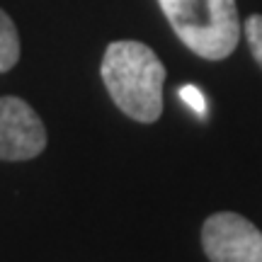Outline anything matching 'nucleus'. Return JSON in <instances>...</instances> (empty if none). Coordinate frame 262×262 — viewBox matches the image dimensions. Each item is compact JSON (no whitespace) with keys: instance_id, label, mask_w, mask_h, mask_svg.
<instances>
[{"instance_id":"f257e3e1","label":"nucleus","mask_w":262,"mask_h":262,"mask_svg":"<svg viewBox=\"0 0 262 262\" xmlns=\"http://www.w3.org/2000/svg\"><path fill=\"white\" fill-rule=\"evenodd\" d=\"M100 73L110 97L129 119L139 124L160 119L165 66L148 44L112 41L104 49Z\"/></svg>"},{"instance_id":"f03ea898","label":"nucleus","mask_w":262,"mask_h":262,"mask_svg":"<svg viewBox=\"0 0 262 262\" xmlns=\"http://www.w3.org/2000/svg\"><path fill=\"white\" fill-rule=\"evenodd\" d=\"M185 47L206 61H224L241 41L235 0H158Z\"/></svg>"},{"instance_id":"7ed1b4c3","label":"nucleus","mask_w":262,"mask_h":262,"mask_svg":"<svg viewBox=\"0 0 262 262\" xmlns=\"http://www.w3.org/2000/svg\"><path fill=\"white\" fill-rule=\"evenodd\" d=\"M202 248L211 262H262V231L245 216L219 211L202 226Z\"/></svg>"},{"instance_id":"20e7f679","label":"nucleus","mask_w":262,"mask_h":262,"mask_svg":"<svg viewBox=\"0 0 262 262\" xmlns=\"http://www.w3.org/2000/svg\"><path fill=\"white\" fill-rule=\"evenodd\" d=\"M47 126L22 97H0V160L19 163L37 158L47 148Z\"/></svg>"},{"instance_id":"39448f33","label":"nucleus","mask_w":262,"mask_h":262,"mask_svg":"<svg viewBox=\"0 0 262 262\" xmlns=\"http://www.w3.org/2000/svg\"><path fill=\"white\" fill-rule=\"evenodd\" d=\"M19 61V34L5 10H0V73H8Z\"/></svg>"},{"instance_id":"423d86ee","label":"nucleus","mask_w":262,"mask_h":262,"mask_svg":"<svg viewBox=\"0 0 262 262\" xmlns=\"http://www.w3.org/2000/svg\"><path fill=\"white\" fill-rule=\"evenodd\" d=\"M245 39L255 63L262 68V15H250L245 19Z\"/></svg>"},{"instance_id":"0eeeda50","label":"nucleus","mask_w":262,"mask_h":262,"mask_svg":"<svg viewBox=\"0 0 262 262\" xmlns=\"http://www.w3.org/2000/svg\"><path fill=\"white\" fill-rule=\"evenodd\" d=\"M180 97L187 102V107H192L199 117H206V97L202 95V90L199 88H194V85H182L180 88Z\"/></svg>"}]
</instances>
